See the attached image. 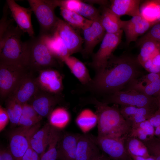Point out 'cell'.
I'll return each mask as SVG.
<instances>
[{
  "label": "cell",
  "instance_id": "cell-1",
  "mask_svg": "<svg viewBox=\"0 0 160 160\" xmlns=\"http://www.w3.org/2000/svg\"><path fill=\"white\" fill-rule=\"evenodd\" d=\"M139 65L137 59L130 56L113 55L85 87L91 92L105 95L122 90L140 75Z\"/></svg>",
  "mask_w": 160,
  "mask_h": 160
},
{
  "label": "cell",
  "instance_id": "cell-45",
  "mask_svg": "<svg viewBox=\"0 0 160 160\" xmlns=\"http://www.w3.org/2000/svg\"><path fill=\"white\" fill-rule=\"evenodd\" d=\"M95 160H111V159L105 154L102 153Z\"/></svg>",
  "mask_w": 160,
  "mask_h": 160
},
{
  "label": "cell",
  "instance_id": "cell-50",
  "mask_svg": "<svg viewBox=\"0 0 160 160\" xmlns=\"http://www.w3.org/2000/svg\"><path fill=\"white\" fill-rule=\"evenodd\" d=\"M155 1L157 3L160 4V0H155Z\"/></svg>",
  "mask_w": 160,
  "mask_h": 160
},
{
  "label": "cell",
  "instance_id": "cell-41",
  "mask_svg": "<svg viewBox=\"0 0 160 160\" xmlns=\"http://www.w3.org/2000/svg\"><path fill=\"white\" fill-rule=\"evenodd\" d=\"M9 121V118L6 108L0 106V131H2Z\"/></svg>",
  "mask_w": 160,
  "mask_h": 160
},
{
  "label": "cell",
  "instance_id": "cell-24",
  "mask_svg": "<svg viewBox=\"0 0 160 160\" xmlns=\"http://www.w3.org/2000/svg\"><path fill=\"white\" fill-rule=\"evenodd\" d=\"M41 36L49 51L57 60L63 62L65 57L70 55L62 40L56 32L51 34Z\"/></svg>",
  "mask_w": 160,
  "mask_h": 160
},
{
  "label": "cell",
  "instance_id": "cell-13",
  "mask_svg": "<svg viewBox=\"0 0 160 160\" xmlns=\"http://www.w3.org/2000/svg\"><path fill=\"white\" fill-rule=\"evenodd\" d=\"M36 79L40 89L51 94L60 95L63 89V76L56 70L49 68L42 70Z\"/></svg>",
  "mask_w": 160,
  "mask_h": 160
},
{
  "label": "cell",
  "instance_id": "cell-18",
  "mask_svg": "<svg viewBox=\"0 0 160 160\" xmlns=\"http://www.w3.org/2000/svg\"><path fill=\"white\" fill-rule=\"evenodd\" d=\"M80 134L62 132L57 146V160H76L77 143Z\"/></svg>",
  "mask_w": 160,
  "mask_h": 160
},
{
  "label": "cell",
  "instance_id": "cell-9",
  "mask_svg": "<svg viewBox=\"0 0 160 160\" xmlns=\"http://www.w3.org/2000/svg\"><path fill=\"white\" fill-rule=\"evenodd\" d=\"M123 31L116 33H106L100 47L92 56L90 66L97 72L102 69L121 42Z\"/></svg>",
  "mask_w": 160,
  "mask_h": 160
},
{
  "label": "cell",
  "instance_id": "cell-42",
  "mask_svg": "<svg viewBox=\"0 0 160 160\" xmlns=\"http://www.w3.org/2000/svg\"><path fill=\"white\" fill-rule=\"evenodd\" d=\"M151 125L155 129L160 125V108L148 120Z\"/></svg>",
  "mask_w": 160,
  "mask_h": 160
},
{
  "label": "cell",
  "instance_id": "cell-26",
  "mask_svg": "<svg viewBox=\"0 0 160 160\" xmlns=\"http://www.w3.org/2000/svg\"><path fill=\"white\" fill-rule=\"evenodd\" d=\"M110 9L105 7L101 15L100 22L106 33H116L123 31L122 20Z\"/></svg>",
  "mask_w": 160,
  "mask_h": 160
},
{
  "label": "cell",
  "instance_id": "cell-12",
  "mask_svg": "<svg viewBox=\"0 0 160 160\" xmlns=\"http://www.w3.org/2000/svg\"><path fill=\"white\" fill-rule=\"evenodd\" d=\"M54 31L62 40L70 55L81 50L82 38L73 27L64 20L59 18Z\"/></svg>",
  "mask_w": 160,
  "mask_h": 160
},
{
  "label": "cell",
  "instance_id": "cell-21",
  "mask_svg": "<svg viewBox=\"0 0 160 160\" xmlns=\"http://www.w3.org/2000/svg\"><path fill=\"white\" fill-rule=\"evenodd\" d=\"M119 110L123 117L130 124L132 127L148 120L158 110L145 107L126 106H121Z\"/></svg>",
  "mask_w": 160,
  "mask_h": 160
},
{
  "label": "cell",
  "instance_id": "cell-40",
  "mask_svg": "<svg viewBox=\"0 0 160 160\" xmlns=\"http://www.w3.org/2000/svg\"><path fill=\"white\" fill-rule=\"evenodd\" d=\"M41 119H33L22 115L18 125L19 127H31L40 122Z\"/></svg>",
  "mask_w": 160,
  "mask_h": 160
},
{
  "label": "cell",
  "instance_id": "cell-28",
  "mask_svg": "<svg viewBox=\"0 0 160 160\" xmlns=\"http://www.w3.org/2000/svg\"><path fill=\"white\" fill-rule=\"evenodd\" d=\"M60 13L64 21L73 27L83 30L92 24L93 21L85 18L77 13L60 7Z\"/></svg>",
  "mask_w": 160,
  "mask_h": 160
},
{
  "label": "cell",
  "instance_id": "cell-33",
  "mask_svg": "<svg viewBox=\"0 0 160 160\" xmlns=\"http://www.w3.org/2000/svg\"><path fill=\"white\" fill-rule=\"evenodd\" d=\"M140 65L149 73L160 75V45Z\"/></svg>",
  "mask_w": 160,
  "mask_h": 160
},
{
  "label": "cell",
  "instance_id": "cell-48",
  "mask_svg": "<svg viewBox=\"0 0 160 160\" xmlns=\"http://www.w3.org/2000/svg\"><path fill=\"white\" fill-rule=\"evenodd\" d=\"M157 9L158 12L157 20L158 23H160V4H158L157 3Z\"/></svg>",
  "mask_w": 160,
  "mask_h": 160
},
{
  "label": "cell",
  "instance_id": "cell-23",
  "mask_svg": "<svg viewBox=\"0 0 160 160\" xmlns=\"http://www.w3.org/2000/svg\"><path fill=\"white\" fill-rule=\"evenodd\" d=\"M139 0H112L109 8L111 11L120 17L124 15L133 17L140 15Z\"/></svg>",
  "mask_w": 160,
  "mask_h": 160
},
{
  "label": "cell",
  "instance_id": "cell-19",
  "mask_svg": "<svg viewBox=\"0 0 160 160\" xmlns=\"http://www.w3.org/2000/svg\"><path fill=\"white\" fill-rule=\"evenodd\" d=\"M153 25L143 19L140 15L136 16L128 20H122L121 29L126 36L127 44L135 41Z\"/></svg>",
  "mask_w": 160,
  "mask_h": 160
},
{
  "label": "cell",
  "instance_id": "cell-37",
  "mask_svg": "<svg viewBox=\"0 0 160 160\" xmlns=\"http://www.w3.org/2000/svg\"><path fill=\"white\" fill-rule=\"evenodd\" d=\"M58 138L55 137H52L50 139L47 151L40 158V160H57V146Z\"/></svg>",
  "mask_w": 160,
  "mask_h": 160
},
{
  "label": "cell",
  "instance_id": "cell-46",
  "mask_svg": "<svg viewBox=\"0 0 160 160\" xmlns=\"http://www.w3.org/2000/svg\"><path fill=\"white\" fill-rule=\"evenodd\" d=\"M40 157L39 155L33 151L31 160H40Z\"/></svg>",
  "mask_w": 160,
  "mask_h": 160
},
{
  "label": "cell",
  "instance_id": "cell-14",
  "mask_svg": "<svg viewBox=\"0 0 160 160\" xmlns=\"http://www.w3.org/2000/svg\"><path fill=\"white\" fill-rule=\"evenodd\" d=\"M126 87V89H133L148 96L156 97L160 91V75L149 73L133 80Z\"/></svg>",
  "mask_w": 160,
  "mask_h": 160
},
{
  "label": "cell",
  "instance_id": "cell-27",
  "mask_svg": "<svg viewBox=\"0 0 160 160\" xmlns=\"http://www.w3.org/2000/svg\"><path fill=\"white\" fill-rule=\"evenodd\" d=\"M125 147L131 158L140 156L147 158L150 156L143 143L129 134L122 138Z\"/></svg>",
  "mask_w": 160,
  "mask_h": 160
},
{
  "label": "cell",
  "instance_id": "cell-25",
  "mask_svg": "<svg viewBox=\"0 0 160 160\" xmlns=\"http://www.w3.org/2000/svg\"><path fill=\"white\" fill-rule=\"evenodd\" d=\"M73 75L81 84L87 86L91 81L88 71L84 63L76 58L71 55L63 60Z\"/></svg>",
  "mask_w": 160,
  "mask_h": 160
},
{
  "label": "cell",
  "instance_id": "cell-17",
  "mask_svg": "<svg viewBox=\"0 0 160 160\" xmlns=\"http://www.w3.org/2000/svg\"><path fill=\"white\" fill-rule=\"evenodd\" d=\"M39 89L36 78L28 73L20 81L9 96L22 105L28 103Z\"/></svg>",
  "mask_w": 160,
  "mask_h": 160
},
{
  "label": "cell",
  "instance_id": "cell-20",
  "mask_svg": "<svg viewBox=\"0 0 160 160\" xmlns=\"http://www.w3.org/2000/svg\"><path fill=\"white\" fill-rule=\"evenodd\" d=\"M93 135L80 134L76 150V160H95L101 154Z\"/></svg>",
  "mask_w": 160,
  "mask_h": 160
},
{
  "label": "cell",
  "instance_id": "cell-34",
  "mask_svg": "<svg viewBox=\"0 0 160 160\" xmlns=\"http://www.w3.org/2000/svg\"><path fill=\"white\" fill-rule=\"evenodd\" d=\"M76 121L79 127L82 128H89L95 125L97 122L96 114H94L89 110L82 111L77 117Z\"/></svg>",
  "mask_w": 160,
  "mask_h": 160
},
{
  "label": "cell",
  "instance_id": "cell-36",
  "mask_svg": "<svg viewBox=\"0 0 160 160\" xmlns=\"http://www.w3.org/2000/svg\"><path fill=\"white\" fill-rule=\"evenodd\" d=\"M143 142L150 156L155 160H160V140L154 136Z\"/></svg>",
  "mask_w": 160,
  "mask_h": 160
},
{
  "label": "cell",
  "instance_id": "cell-49",
  "mask_svg": "<svg viewBox=\"0 0 160 160\" xmlns=\"http://www.w3.org/2000/svg\"><path fill=\"white\" fill-rule=\"evenodd\" d=\"M156 97L157 98L159 103H160V93H159Z\"/></svg>",
  "mask_w": 160,
  "mask_h": 160
},
{
  "label": "cell",
  "instance_id": "cell-35",
  "mask_svg": "<svg viewBox=\"0 0 160 160\" xmlns=\"http://www.w3.org/2000/svg\"><path fill=\"white\" fill-rule=\"evenodd\" d=\"M77 13L91 21L100 18L101 15L99 11L90 4L82 1L80 9Z\"/></svg>",
  "mask_w": 160,
  "mask_h": 160
},
{
  "label": "cell",
  "instance_id": "cell-7",
  "mask_svg": "<svg viewBox=\"0 0 160 160\" xmlns=\"http://www.w3.org/2000/svg\"><path fill=\"white\" fill-rule=\"evenodd\" d=\"M26 68L0 63V96L7 99L28 73Z\"/></svg>",
  "mask_w": 160,
  "mask_h": 160
},
{
  "label": "cell",
  "instance_id": "cell-52",
  "mask_svg": "<svg viewBox=\"0 0 160 160\" xmlns=\"http://www.w3.org/2000/svg\"><path fill=\"white\" fill-rule=\"evenodd\" d=\"M159 93H160V91H159V94H158V95Z\"/></svg>",
  "mask_w": 160,
  "mask_h": 160
},
{
  "label": "cell",
  "instance_id": "cell-16",
  "mask_svg": "<svg viewBox=\"0 0 160 160\" xmlns=\"http://www.w3.org/2000/svg\"><path fill=\"white\" fill-rule=\"evenodd\" d=\"M100 19L93 21L90 25L83 30L84 44L82 52L84 57L92 53L95 47L102 41L106 33Z\"/></svg>",
  "mask_w": 160,
  "mask_h": 160
},
{
  "label": "cell",
  "instance_id": "cell-38",
  "mask_svg": "<svg viewBox=\"0 0 160 160\" xmlns=\"http://www.w3.org/2000/svg\"><path fill=\"white\" fill-rule=\"evenodd\" d=\"M22 115L33 119H42V117L38 114L33 107L28 103H25L22 105Z\"/></svg>",
  "mask_w": 160,
  "mask_h": 160
},
{
  "label": "cell",
  "instance_id": "cell-4",
  "mask_svg": "<svg viewBox=\"0 0 160 160\" xmlns=\"http://www.w3.org/2000/svg\"><path fill=\"white\" fill-rule=\"evenodd\" d=\"M27 54V68L31 72L58 67L59 61L52 54L42 37H31L25 42Z\"/></svg>",
  "mask_w": 160,
  "mask_h": 160
},
{
  "label": "cell",
  "instance_id": "cell-32",
  "mask_svg": "<svg viewBox=\"0 0 160 160\" xmlns=\"http://www.w3.org/2000/svg\"><path fill=\"white\" fill-rule=\"evenodd\" d=\"M48 118L49 123L51 125L59 128L68 121L70 115L65 108H58L54 110Z\"/></svg>",
  "mask_w": 160,
  "mask_h": 160
},
{
  "label": "cell",
  "instance_id": "cell-5",
  "mask_svg": "<svg viewBox=\"0 0 160 160\" xmlns=\"http://www.w3.org/2000/svg\"><path fill=\"white\" fill-rule=\"evenodd\" d=\"M102 102L121 106L145 107L156 110L159 108V102L156 97L148 96L131 89L105 95Z\"/></svg>",
  "mask_w": 160,
  "mask_h": 160
},
{
  "label": "cell",
  "instance_id": "cell-43",
  "mask_svg": "<svg viewBox=\"0 0 160 160\" xmlns=\"http://www.w3.org/2000/svg\"><path fill=\"white\" fill-rule=\"evenodd\" d=\"M0 160H15L9 148H1L0 151Z\"/></svg>",
  "mask_w": 160,
  "mask_h": 160
},
{
  "label": "cell",
  "instance_id": "cell-39",
  "mask_svg": "<svg viewBox=\"0 0 160 160\" xmlns=\"http://www.w3.org/2000/svg\"><path fill=\"white\" fill-rule=\"evenodd\" d=\"M143 37L152 39L160 43V23L153 25Z\"/></svg>",
  "mask_w": 160,
  "mask_h": 160
},
{
  "label": "cell",
  "instance_id": "cell-44",
  "mask_svg": "<svg viewBox=\"0 0 160 160\" xmlns=\"http://www.w3.org/2000/svg\"><path fill=\"white\" fill-rule=\"evenodd\" d=\"M132 160H155L153 157L150 156L145 158L142 156H134L131 158Z\"/></svg>",
  "mask_w": 160,
  "mask_h": 160
},
{
  "label": "cell",
  "instance_id": "cell-11",
  "mask_svg": "<svg viewBox=\"0 0 160 160\" xmlns=\"http://www.w3.org/2000/svg\"><path fill=\"white\" fill-rule=\"evenodd\" d=\"M60 95H54L40 89L28 103L42 117H48L55 106L62 101Z\"/></svg>",
  "mask_w": 160,
  "mask_h": 160
},
{
  "label": "cell",
  "instance_id": "cell-3",
  "mask_svg": "<svg viewBox=\"0 0 160 160\" xmlns=\"http://www.w3.org/2000/svg\"><path fill=\"white\" fill-rule=\"evenodd\" d=\"M23 32L18 26H9L0 38V63L27 68L26 49L21 39Z\"/></svg>",
  "mask_w": 160,
  "mask_h": 160
},
{
  "label": "cell",
  "instance_id": "cell-10",
  "mask_svg": "<svg viewBox=\"0 0 160 160\" xmlns=\"http://www.w3.org/2000/svg\"><path fill=\"white\" fill-rule=\"evenodd\" d=\"M100 150L111 160H132L124 145L122 138L93 136Z\"/></svg>",
  "mask_w": 160,
  "mask_h": 160
},
{
  "label": "cell",
  "instance_id": "cell-22",
  "mask_svg": "<svg viewBox=\"0 0 160 160\" xmlns=\"http://www.w3.org/2000/svg\"><path fill=\"white\" fill-rule=\"evenodd\" d=\"M51 125L49 123L46 124L37 130L30 139V145L33 150L40 157L45 152L50 140Z\"/></svg>",
  "mask_w": 160,
  "mask_h": 160
},
{
  "label": "cell",
  "instance_id": "cell-8",
  "mask_svg": "<svg viewBox=\"0 0 160 160\" xmlns=\"http://www.w3.org/2000/svg\"><path fill=\"white\" fill-rule=\"evenodd\" d=\"M40 126L39 122L31 127H19L10 133L9 148L15 160H22L30 146L31 137Z\"/></svg>",
  "mask_w": 160,
  "mask_h": 160
},
{
  "label": "cell",
  "instance_id": "cell-51",
  "mask_svg": "<svg viewBox=\"0 0 160 160\" xmlns=\"http://www.w3.org/2000/svg\"><path fill=\"white\" fill-rule=\"evenodd\" d=\"M159 108H160V103H159Z\"/></svg>",
  "mask_w": 160,
  "mask_h": 160
},
{
  "label": "cell",
  "instance_id": "cell-47",
  "mask_svg": "<svg viewBox=\"0 0 160 160\" xmlns=\"http://www.w3.org/2000/svg\"><path fill=\"white\" fill-rule=\"evenodd\" d=\"M154 136L160 140V125L155 128Z\"/></svg>",
  "mask_w": 160,
  "mask_h": 160
},
{
  "label": "cell",
  "instance_id": "cell-29",
  "mask_svg": "<svg viewBox=\"0 0 160 160\" xmlns=\"http://www.w3.org/2000/svg\"><path fill=\"white\" fill-rule=\"evenodd\" d=\"M155 129L146 120L132 127L129 135L143 142L154 136Z\"/></svg>",
  "mask_w": 160,
  "mask_h": 160
},
{
  "label": "cell",
  "instance_id": "cell-31",
  "mask_svg": "<svg viewBox=\"0 0 160 160\" xmlns=\"http://www.w3.org/2000/svg\"><path fill=\"white\" fill-rule=\"evenodd\" d=\"M157 4L155 0L146 1L140 7L141 16L153 25L158 23L157 20Z\"/></svg>",
  "mask_w": 160,
  "mask_h": 160
},
{
  "label": "cell",
  "instance_id": "cell-2",
  "mask_svg": "<svg viewBox=\"0 0 160 160\" xmlns=\"http://www.w3.org/2000/svg\"><path fill=\"white\" fill-rule=\"evenodd\" d=\"M96 109L98 136L122 139L129 134L132 126L120 113L119 108L93 98L88 101Z\"/></svg>",
  "mask_w": 160,
  "mask_h": 160
},
{
  "label": "cell",
  "instance_id": "cell-30",
  "mask_svg": "<svg viewBox=\"0 0 160 160\" xmlns=\"http://www.w3.org/2000/svg\"><path fill=\"white\" fill-rule=\"evenodd\" d=\"M5 105L11 126L13 128L18 125L22 115V105L13 97L9 96L6 100Z\"/></svg>",
  "mask_w": 160,
  "mask_h": 160
},
{
  "label": "cell",
  "instance_id": "cell-6",
  "mask_svg": "<svg viewBox=\"0 0 160 160\" xmlns=\"http://www.w3.org/2000/svg\"><path fill=\"white\" fill-rule=\"evenodd\" d=\"M27 1L39 23V35L52 34L59 18L57 17L55 12V8L58 7L56 0Z\"/></svg>",
  "mask_w": 160,
  "mask_h": 160
},
{
  "label": "cell",
  "instance_id": "cell-15",
  "mask_svg": "<svg viewBox=\"0 0 160 160\" xmlns=\"http://www.w3.org/2000/svg\"><path fill=\"white\" fill-rule=\"evenodd\" d=\"M6 2L18 27L31 37H34V33L31 21L32 11L30 7H22L13 0H7Z\"/></svg>",
  "mask_w": 160,
  "mask_h": 160
}]
</instances>
